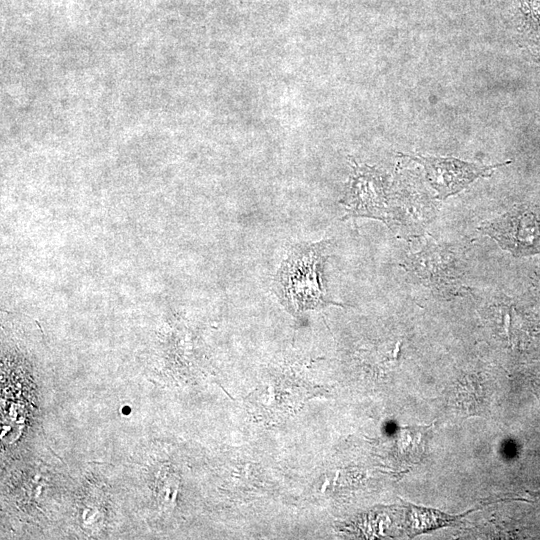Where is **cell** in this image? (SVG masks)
<instances>
[{"mask_svg": "<svg viewBox=\"0 0 540 540\" xmlns=\"http://www.w3.org/2000/svg\"><path fill=\"white\" fill-rule=\"evenodd\" d=\"M349 217H370L387 222L391 211L382 179L367 168L358 169L342 201Z\"/></svg>", "mask_w": 540, "mask_h": 540, "instance_id": "obj_4", "label": "cell"}, {"mask_svg": "<svg viewBox=\"0 0 540 540\" xmlns=\"http://www.w3.org/2000/svg\"><path fill=\"white\" fill-rule=\"evenodd\" d=\"M482 229L513 255L535 253L540 246V220L528 210L505 213L488 221Z\"/></svg>", "mask_w": 540, "mask_h": 540, "instance_id": "obj_3", "label": "cell"}, {"mask_svg": "<svg viewBox=\"0 0 540 540\" xmlns=\"http://www.w3.org/2000/svg\"><path fill=\"white\" fill-rule=\"evenodd\" d=\"M409 158L423 166L429 185L436 192V198L441 200L459 193L476 179L489 176L494 169L505 164L480 165L452 157L429 155H413Z\"/></svg>", "mask_w": 540, "mask_h": 540, "instance_id": "obj_2", "label": "cell"}, {"mask_svg": "<svg viewBox=\"0 0 540 540\" xmlns=\"http://www.w3.org/2000/svg\"><path fill=\"white\" fill-rule=\"evenodd\" d=\"M410 530L413 535L431 529L449 526L466 515L454 516L433 509L409 505L408 510Z\"/></svg>", "mask_w": 540, "mask_h": 540, "instance_id": "obj_5", "label": "cell"}, {"mask_svg": "<svg viewBox=\"0 0 540 540\" xmlns=\"http://www.w3.org/2000/svg\"><path fill=\"white\" fill-rule=\"evenodd\" d=\"M328 241L300 243L291 248L277 275L286 308L297 314L332 304L322 285Z\"/></svg>", "mask_w": 540, "mask_h": 540, "instance_id": "obj_1", "label": "cell"}]
</instances>
